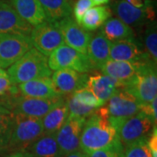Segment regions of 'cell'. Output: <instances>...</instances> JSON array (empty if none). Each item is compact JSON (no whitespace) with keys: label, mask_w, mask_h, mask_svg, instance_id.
<instances>
[{"label":"cell","mask_w":157,"mask_h":157,"mask_svg":"<svg viewBox=\"0 0 157 157\" xmlns=\"http://www.w3.org/2000/svg\"><path fill=\"white\" fill-rule=\"evenodd\" d=\"M86 118L71 115L57 132L56 140L63 155L79 150V140Z\"/></svg>","instance_id":"11"},{"label":"cell","mask_w":157,"mask_h":157,"mask_svg":"<svg viewBox=\"0 0 157 157\" xmlns=\"http://www.w3.org/2000/svg\"><path fill=\"white\" fill-rule=\"evenodd\" d=\"M122 152H116L113 150H98V151L89 153L87 154V155L88 157H121Z\"/></svg>","instance_id":"34"},{"label":"cell","mask_w":157,"mask_h":157,"mask_svg":"<svg viewBox=\"0 0 157 157\" xmlns=\"http://www.w3.org/2000/svg\"><path fill=\"white\" fill-rule=\"evenodd\" d=\"M147 140H137L125 147L121 157H152L147 147Z\"/></svg>","instance_id":"30"},{"label":"cell","mask_w":157,"mask_h":157,"mask_svg":"<svg viewBox=\"0 0 157 157\" xmlns=\"http://www.w3.org/2000/svg\"><path fill=\"white\" fill-rule=\"evenodd\" d=\"M47 62L52 71L71 69L78 73H87L93 70L86 54L67 45H60L52 52L47 58Z\"/></svg>","instance_id":"7"},{"label":"cell","mask_w":157,"mask_h":157,"mask_svg":"<svg viewBox=\"0 0 157 157\" xmlns=\"http://www.w3.org/2000/svg\"><path fill=\"white\" fill-rule=\"evenodd\" d=\"M57 23L61 32L64 43L74 50L86 54L87 46L93 34L82 28L71 16Z\"/></svg>","instance_id":"12"},{"label":"cell","mask_w":157,"mask_h":157,"mask_svg":"<svg viewBox=\"0 0 157 157\" xmlns=\"http://www.w3.org/2000/svg\"><path fill=\"white\" fill-rule=\"evenodd\" d=\"M64 100L63 96L49 99H39L26 97L22 95L20 93L17 94H10L8 93L7 98L2 103L13 114H23L41 119L52 108Z\"/></svg>","instance_id":"5"},{"label":"cell","mask_w":157,"mask_h":157,"mask_svg":"<svg viewBox=\"0 0 157 157\" xmlns=\"http://www.w3.org/2000/svg\"><path fill=\"white\" fill-rule=\"evenodd\" d=\"M64 157H88V155L87 154L82 152L81 150H76V151L66 155Z\"/></svg>","instance_id":"38"},{"label":"cell","mask_w":157,"mask_h":157,"mask_svg":"<svg viewBox=\"0 0 157 157\" xmlns=\"http://www.w3.org/2000/svg\"><path fill=\"white\" fill-rule=\"evenodd\" d=\"M0 157H1V156H0Z\"/></svg>","instance_id":"41"},{"label":"cell","mask_w":157,"mask_h":157,"mask_svg":"<svg viewBox=\"0 0 157 157\" xmlns=\"http://www.w3.org/2000/svg\"><path fill=\"white\" fill-rule=\"evenodd\" d=\"M13 113L0 111V153H6L11 133Z\"/></svg>","instance_id":"28"},{"label":"cell","mask_w":157,"mask_h":157,"mask_svg":"<svg viewBox=\"0 0 157 157\" xmlns=\"http://www.w3.org/2000/svg\"><path fill=\"white\" fill-rule=\"evenodd\" d=\"M17 86L22 95L30 98L49 99L64 96L56 89L50 77L35 78L17 85Z\"/></svg>","instance_id":"19"},{"label":"cell","mask_w":157,"mask_h":157,"mask_svg":"<svg viewBox=\"0 0 157 157\" xmlns=\"http://www.w3.org/2000/svg\"><path fill=\"white\" fill-rule=\"evenodd\" d=\"M101 33L111 42L135 39L133 29L118 17H109L101 25Z\"/></svg>","instance_id":"25"},{"label":"cell","mask_w":157,"mask_h":157,"mask_svg":"<svg viewBox=\"0 0 157 157\" xmlns=\"http://www.w3.org/2000/svg\"><path fill=\"white\" fill-rule=\"evenodd\" d=\"M44 134L41 119L23 114H13L6 154L27 150Z\"/></svg>","instance_id":"3"},{"label":"cell","mask_w":157,"mask_h":157,"mask_svg":"<svg viewBox=\"0 0 157 157\" xmlns=\"http://www.w3.org/2000/svg\"><path fill=\"white\" fill-rule=\"evenodd\" d=\"M110 45L111 41H109L101 32L93 34L86 54L93 70H101L103 65L110 59Z\"/></svg>","instance_id":"20"},{"label":"cell","mask_w":157,"mask_h":157,"mask_svg":"<svg viewBox=\"0 0 157 157\" xmlns=\"http://www.w3.org/2000/svg\"><path fill=\"white\" fill-rule=\"evenodd\" d=\"M117 131L110 123L106 107L97 108L86 118L79 140V150L86 154L98 150L122 152Z\"/></svg>","instance_id":"1"},{"label":"cell","mask_w":157,"mask_h":157,"mask_svg":"<svg viewBox=\"0 0 157 157\" xmlns=\"http://www.w3.org/2000/svg\"><path fill=\"white\" fill-rule=\"evenodd\" d=\"M72 94L79 103L83 104L85 106L94 107V108H99L104 106L103 103L94 94V93L90 90L87 86L75 91Z\"/></svg>","instance_id":"29"},{"label":"cell","mask_w":157,"mask_h":157,"mask_svg":"<svg viewBox=\"0 0 157 157\" xmlns=\"http://www.w3.org/2000/svg\"><path fill=\"white\" fill-rule=\"evenodd\" d=\"M11 86L8 77H2L0 78V96L6 95L9 93Z\"/></svg>","instance_id":"36"},{"label":"cell","mask_w":157,"mask_h":157,"mask_svg":"<svg viewBox=\"0 0 157 157\" xmlns=\"http://www.w3.org/2000/svg\"><path fill=\"white\" fill-rule=\"evenodd\" d=\"M112 11L107 6H94L86 11L78 24L87 32L95 31L111 17Z\"/></svg>","instance_id":"26"},{"label":"cell","mask_w":157,"mask_h":157,"mask_svg":"<svg viewBox=\"0 0 157 157\" xmlns=\"http://www.w3.org/2000/svg\"><path fill=\"white\" fill-rule=\"evenodd\" d=\"M87 86L105 105L118 90L124 88V82L105 74H97L89 76Z\"/></svg>","instance_id":"18"},{"label":"cell","mask_w":157,"mask_h":157,"mask_svg":"<svg viewBox=\"0 0 157 157\" xmlns=\"http://www.w3.org/2000/svg\"><path fill=\"white\" fill-rule=\"evenodd\" d=\"M6 157H34L30 152L26 150H22V151H16L9 153L6 155Z\"/></svg>","instance_id":"37"},{"label":"cell","mask_w":157,"mask_h":157,"mask_svg":"<svg viewBox=\"0 0 157 157\" xmlns=\"http://www.w3.org/2000/svg\"><path fill=\"white\" fill-rule=\"evenodd\" d=\"M47 58L35 48L25 52L7 70V77L12 86L25 83L35 78L50 77L52 70Z\"/></svg>","instance_id":"2"},{"label":"cell","mask_w":157,"mask_h":157,"mask_svg":"<svg viewBox=\"0 0 157 157\" xmlns=\"http://www.w3.org/2000/svg\"><path fill=\"white\" fill-rule=\"evenodd\" d=\"M17 15L33 27L45 21L44 10L39 0H4Z\"/></svg>","instance_id":"17"},{"label":"cell","mask_w":157,"mask_h":157,"mask_svg":"<svg viewBox=\"0 0 157 157\" xmlns=\"http://www.w3.org/2000/svg\"><path fill=\"white\" fill-rule=\"evenodd\" d=\"M93 2V4L94 5V6H102V5H107L110 2V0H90Z\"/></svg>","instance_id":"39"},{"label":"cell","mask_w":157,"mask_h":157,"mask_svg":"<svg viewBox=\"0 0 157 157\" xmlns=\"http://www.w3.org/2000/svg\"><path fill=\"white\" fill-rule=\"evenodd\" d=\"M33 47L28 36L0 33V68H9Z\"/></svg>","instance_id":"10"},{"label":"cell","mask_w":157,"mask_h":157,"mask_svg":"<svg viewBox=\"0 0 157 157\" xmlns=\"http://www.w3.org/2000/svg\"><path fill=\"white\" fill-rule=\"evenodd\" d=\"M132 6L139 9H149L154 8L153 0H125Z\"/></svg>","instance_id":"35"},{"label":"cell","mask_w":157,"mask_h":157,"mask_svg":"<svg viewBox=\"0 0 157 157\" xmlns=\"http://www.w3.org/2000/svg\"><path fill=\"white\" fill-rule=\"evenodd\" d=\"M29 37L34 48L46 57L59 46L65 44L57 22L45 21L33 27Z\"/></svg>","instance_id":"9"},{"label":"cell","mask_w":157,"mask_h":157,"mask_svg":"<svg viewBox=\"0 0 157 157\" xmlns=\"http://www.w3.org/2000/svg\"><path fill=\"white\" fill-rule=\"evenodd\" d=\"M2 77H7V73L4 69L0 68V78H2Z\"/></svg>","instance_id":"40"},{"label":"cell","mask_w":157,"mask_h":157,"mask_svg":"<svg viewBox=\"0 0 157 157\" xmlns=\"http://www.w3.org/2000/svg\"><path fill=\"white\" fill-rule=\"evenodd\" d=\"M68 116L69 110L66 100H64L41 118L44 135H56Z\"/></svg>","instance_id":"22"},{"label":"cell","mask_w":157,"mask_h":157,"mask_svg":"<svg viewBox=\"0 0 157 157\" xmlns=\"http://www.w3.org/2000/svg\"><path fill=\"white\" fill-rule=\"evenodd\" d=\"M26 151L34 157H64L56 140V135H43Z\"/></svg>","instance_id":"24"},{"label":"cell","mask_w":157,"mask_h":157,"mask_svg":"<svg viewBox=\"0 0 157 157\" xmlns=\"http://www.w3.org/2000/svg\"><path fill=\"white\" fill-rule=\"evenodd\" d=\"M66 103L67 105L69 114L75 115V116H79V117H88L90 114H92L97 109V108L85 106L83 104L79 103L73 97V94L69 96L67 99L66 100Z\"/></svg>","instance_id":"31"},{"label":"cell","mask_w":157,"mask_h":157,"mask_svg":"<svg viewBox=\"0 0 157 157\" xmlns=\"http://www.w3.org/2000/svg\"><path fill=\"white\" fill-rule=\"evenodd\" d=\"M89 75L71 69L57 70L52 73V81L56 89L61 94H72L75 91L87 86Z\"/></svg>","instance_id":"14"},{"label":"cell","mask_w":157,"mask_h":157,"mask_svg":"<svg viewBox=\"0 0 157 157\" xmlns=\"http://www.w3.org/2000/svg\"><path fill=\"white\" fill-rule=\"evenodd\" d=\"M124 88L137 100L140 106L148 105L157 96L156 64L146 62L134 77L124 82Z\"/></svg>","instance_id":"4"},{"label":"cell","mask_w":157,"mask_h":157,"mask_svg":"<svg viewBox=\"0 0 157 157\" xmlns=\"http://www.w3.org/2000/svg\"><path fill=\"white\" fill-rule=\"evenodd\" d=\"M107 104L109 121L116 131L124 121L139 112L141 107L134 95L125 88L118 90Z\"/></svg>","instance_id":"6"},{"label":"cell","mask_w":157,"mask_h":157,"mask_svg":"<svg viewBox=\"0 0 157 157\" xmlns=\"http://www.w3.org/2000/svg\"><path fill=\"white\" fill-rule=\"evenodd\" d=\"M33 26L23 20L11 6L0 0V33H15L30 36Z\"/></svg>","instance_id":"16"},{"label":"cell","mask_w":157,"mask_h":157,"mask_svg":"<svg viewBox=\"0 0 157 157\" xmlns=\"http://www.w3.org/2000/svg\"><path fill=\"white\" fill-rule=\"evenodd\" d=\"M109 58L113 60L128 62H143L151 59L147 52L140 49L135 39L111 42Z\"/></svg>","instance_id":"15"},{"label":"cell","mask_w":157,"mask_h":157,"mask_svg":"<svg viewBox=\"0 0 157 157\" xmlns=\"http://www.w3.org/2000/svg\"><path fill=\"white\" fill-rule=\"evenodd\" d=\"M44 10L45 21L59 22L71 16L73 12V0H39Z\"/></svg>","instance_id":"23"},{"label":"cell","mask_w":157,"mask_h":157,"mask_svg":"<svg viewBox=\"0 0 157 157\" xmlns=\"http://www.w3.org/2000/svg\"><path fill=\"white\" fill-rule=\"evenodd\" d=\"M150 116L140 107V110L133 117L129 118L118 128L117 134L123 147L137 140L147 139L154 127Z\"/></svg>","instance_id":"8"},{"label":"cell","mask_w":157,"mask_h":157,"mask_svg":"<svg viewBox=\"0 0 157 157\" xmlns=\"http://www.w3.org/2000/svg\"><path fill=\"white\" fill-rule=\"evenodd\" d=\"M152 59H148L143 62H128L117 61L109 59L101 68V71L105 75L125 82L128 80L129 78L134 77L136 73H139L142 66L146 62Z\"/></svg>","instance_id":"21"},{"label":"cell","mask_w":157,"mask_h":157,"mask_svg":"<svg viewBox=\"0 0 157 157\" xmlns=\"http://www.w3.org/2000/svg\"><path fill=\"white\" fill-rule=\"evenodd\" d=\"M94 6V5L90 0H77L73 7V16L75 21L79 24L85 13Z\"/></svg>","instance_id":"32"},{"label":"cell","mask_w":157,"mask_h":157,"mask_svg":"<svg viewBox=\"0 0 157 157\" xmlns=\"http://www.w3.org/2000/svg\"><path fill=\"white\" fill-rule=\"evenodd\" d=\"M147 147L149 149L150 155L152 157H157V128L156 126L154 127L151 134L149 135L147 140Z\"/></svg>","instance_id":"33"},{"label":"cell","mask_w":157,"mask_h":157,"mask_svg":"<svg viewBox=\"0 0 157 157\" xmlns=\"http://www.w3.org/2000/svg\"><path fill=\"white\" fill-rule=\"evenodd\" d=\"M144 43L148 56L155 63H157V28L155 21L147 23L144 33Z\"/></svg>","instance_id":"27"},{"label":"cell","mask_w":157,"mask_h":157,"mask_svg":"<svg viewBox=\"0 0 157 157\" xmlns=\"http://www.w3.org/2000/svg\"><path fill=\"white\" fill-rule=\"evenodd\" d=\"M112 10L119 19L131 26H140L155 21V12L154 8L139 9L132 6L125 0H118L112 5Z\"/></svg>","instance_id":"13"}]
</instances>
